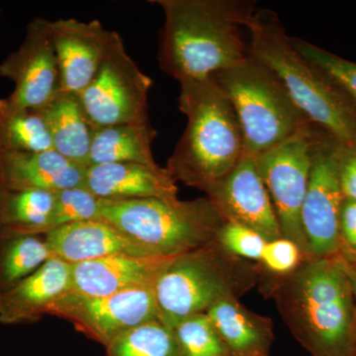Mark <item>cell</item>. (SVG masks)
Listing matches in <instances>:
<instances>
[{"label": "cell", "instance_id": "1", "mask_svg": "<svg viewBox=\"0 0 356 356\" xmlns=\"http://www.w3.org/2000/svg\"><path fill=\"white\" fill-rule=\"evenodd\" d=\"M165 22L159 67L178 83L214 76L248 58L243 29L257 10L252 0H154Z\"/></svg>", "mask_w": 356, "mask_h": 356}, {"label": "cell", "instance_id": "2", "mask_svg": "<svg viewBox=\"0 0 356 356\" xmlns=\"http://www.w3.org/2000/svg\"><path fill=\"white\" fill-rule=\"evenodd\" d=\"M270 282L281 317L312 356H356L355 302L337 255L312 257Z\"/></svg>", "mask_w": 356, "mask_h": 356}, {"label": "cell", "instance_id": "3", "mask_svg": "<svg viewBox=\"0 0 356 356\" xmlns=\"http://www.w3.org/2000/svg\"><path fill=\"white\" fill-rule=\"evenodd\" d=\"M179 84L178 106L187 124L166 168L175 181L206 192L245 156L242 130L214 77Z\"/></svg>", "mask_w": 356, "mask_h": 356}, {"label": "cell", "instance_id": "4", "mask_svg": "<svg viewBox=\"0 0 356 356\" xmlns=\"http://www.w3.org/2000/svg\"><path fill=\"white\" fill-rule=\"evenodd\" d=\"M247 30L248 55L271 70L307 120L341 146L356 147V106L322 70L293 47L280 16L255 11Z\"/></svg>", "mask_w": 356, "mask_h": 356}, {"label": "cell", "instance_id": "5", "mask_svg": "<svg viewBox=\"0 0 356 356\" xmlns=\"http://www.w3.org/2000/svg\"><path fill=\"white\" fill-rule=\"evenodd\" d=\"M259 264L229 254L216 240L173 257L154 283L159 320L173 327L222 300L238 299L261 281Z\"/></svg>", "mask_w": 356, "mask_h": 356}, {"label": "cell", "instance_id": "6", "mask_svg": "<svg viewBox=\"0 0 356 356\" xmlns=\"http://www.w3.org/2000/svg\"><path fill=\"white\" fill-rule=\"evenodd\" d=\"M102 220L156 257H173L216 240L225 219L209 198L102 200Z\"/></svg>", "mask_w": 356, "mask_h": 356}, {"label": "cell", "instance_id": "7", "mask_svg": "<svg viewBox=\"0 0 356 356\" xmlns=\"http://www.w3.org/2000/svg\"><path fill=\"white\" fill-rule=\"evenodd\" d=\"M212 76L235 111L245 156L266 153L310 123L277 76L250 55L242 64Z\"/></svg>", "mask_w": 356, "mask_h": 356}, {"label": "cell", "instance_id": "8", "mask_svg": "<svg viewBox=\"0 0 356 356\" xmlns=\"http://www.w3.org/2000/svg\"><path fill=\"white\" fill-rule=\"evenodd\" d=\"M309 123L284 142L255 156V165L275 210L281 233L297 243L308 259V245L301 222L314 151L321 134Z\"/></svg>", "mask_w": 356, "mask_h": 356}, {"label": "cell", "instance_id": "9", "mask_svg": "<svg viewBox=\"0 0 356 356\" xmlns=\"http://www.w3.org/2000/svg\"><path fill=\"white\" fill-rule=\"evenodd\" d=\"M151 77L129 56L120 35L88 88L79 93L95 130L109 126L151 122Z\"/></svg>", "mask_w": 356, "mask_h": 356}, {"label": "cell", "instance_id": "10", "mask_svg": "<svg viewBox=\"0 0 356 356\" xmlns=\"http://www.w3.org/2000/svg\"><path fill=\"white\" fill-rule=\"evenodd\" d=\"M49 315L69 321L77 331L104 346L140 325L159 320L154 285L103 297L70 292L51 306Z\"/></svg>", "mask_w": 356, "mask_h": 356}, {"label": "cell", "instance_id": "11", "mask_svg": "<svg viewBox=\"0 0 356 356\" xmlns=\"http://www.w3.org/2000/svg\"><path fill=\"white\" fill-rule=\"evenodd\" d=\"M341 145L323 132L318 138L310 180L301 210V222L313 259L336 257L341 250L339 216L344 200L339 180Z\"/></svg>", "mask_w": 356, "mask_h": 356}, {"label": "cell", "instance_id": "12", "mask_svg": "<svg viewBox=\"0 0 356 356\" xmlns=\"http://www.w3.org/2000/svg\"><path fill=\"white\" fill-rule=\"evenodd\" d=\"M0 77L14 83L9 99L21 106L41 109L60 89V70L51 37V21H30L17 50L0 64Z\"/></svg>", "mask_w": 356, "mask_h": 356}, {"label": "cell", "instance_id": "13", "mask_svg": "<svg viewBox=\"0 0 356 356\" xmlns=\"http://www.w3.org/2000/svg\"><path fill=\"white\" fill-rule=\"evenodd\" d=\"M205 193L225 221L254 229L267 242L283 236L270 196L252 156H243L224 179Z\"/></svg>", "mask_w": 356, "mask_h": 356}, {"label": "cell", "instance_id": "14", "mask_svg": "<svg viewBox=\"0 0 356 356\" xmlns=\"http://www.w3.org/2000/svg\"><path fill=\"white\" fill-rule=\"evenodd\" d=\"M51 28L60 90L79 95L97 74L119 34L105 29L98 20L58 19L51 21Z\"/></svg>", "mask_w": 356, "mask_h": 356}, {"label": "cell", "instance_id": "15", "mask_svg": "<svg viewBox=\"0 0 356 356\" xmlns=\"http://www.w3.org/2000/svg\"><path fill=\"white\" fill-rule=\"evenodd\" d=\"M173 257L116 254L72 264L70 292L81 296L103 297L154 285Z\"/></svg>", "mask_w": 356, "mask_h": 356}, {"label": "cell", "instance_id": "16", "mask_svg": "<svg viewBox=\"0 0 356 356\" xmlns=\"http://www.w3.org/2000/svg\"><path fill=\"white\" fill-rule=\"evenodd\" d=\"M51 257L67 264L116 254L156 257L144 245L104 220L74 222L44 235Z\"/></svg>", "mask_w": 356, "mask_h": 356}, {"label": "cell", "instance_id": "17", "mask_svg": "<svg viewBox=\"0 0 356 356\" xmlns=\"http://www.w3.org/2000/svg\"><path fill=\"white\" fill-rule=\"evenodd\" d=\"M83 187L102 200L178 198L177 182L158 163L89 165Z\"/></svg>", "mask_w": 356, "mask_h": 356}, {"label": "cell", "instance_id": "18", "mask_svg": "<svg viewBox=\"0 0 356 356\" xmlns=\"http://www.w3.org/2000/svg\"><path fill=\"white\" fill-rule=\"evenodd\" d=\"M72 291V264L51 257L34 273L0 297V324L38 322Z\"/></svg>", "mask_w": 356, "mask_h": 356}, {"label": "cell", "instance_id": "19", "mask_svg": "<svg viewBox=\"0 0 356 356\" xmlns=\"http://www.w3.org/2000/svg\"><path fill=\"white\" fill-rule=\"evenodd\" d=\"M86 170L54 149L0 151V187L9 191L58 192L83 186Z\"/></svg>", "mask_w": 356, "mask_h": 356}, {"label": "cell", "instance_id": "20", "mask_svg": "<svg viewBox=\"0 0 356 356\" xmlns=\"http://www.w3.org/2000/svg\"><path fill=\"white\" fill-rule=\"evenodd\" d=\"M231 356H268L274 339L270 318L259 315L238 299L218 302L206 312Z\"/></svg>", "mask_w": 356, "mask_h": 356}, {"label": "cell", "instance_id": "21", "mask_svg": "<svg viewBox=\"0 0 356 356\" xmlns=\"http://www.w3.org/2000/svg\"><path fill=\"white\" fill-rule=\"evenodd\" d=\"M41 111L48 126L54 151L76 165L88 168L96 130L79 95L60 89Z\"/></svg>", "mask_w": 356, "mask_h": 356}, {"label": "cell", "instance_id": "22", "mask_svg": "<svg viewBox=\"0 0 356 356\" xmlns=\"http://www.w3.org/2000/svg\"><path fill=\"white\" fill-rule=\"evenodd\" d=\"M158 133L151 122L97 129L93 136L88 165L107 163L156 165L153 143Z\"/></svg>", "mask_w": 356, "mask_h": 356}, {"label": "cell", "instance_id": "23", "mask_svg": "<svg viewBox=\"0 0 356 356\" xmlns=\"http://www.w3.org/2000/svg\"><path fill=\"white\" fill-rule=\"evenodd\" d=\"M57 192L0 187V236H44Z\"/></svg>", "mask_w": 356, "mask_h": 356}, {"label": "cell", "instance_id": "24", "mask_svg": "<svg viewBox=\"0 0 356 356\" xmlns=\"http://www.w3.org/2000/svg\"><path fill=\"white\" fill-rule=\"evenodd\" d=\"M50 149L51 136L41 109L21 106L8 97L0 98V151Z\"/></svg>", "mask_w": 356, "mask_h": 356}, {"label": "cell", "instance_id": "25", "mask_svg": "<svg viewBox=\"0 0 356 356\" xmlns=\"http://www.w3.org/2000/svg\"><path fill=\"white\" fill-rule=\"evenodd\" d=\"M51 257L44 236H0V297Z\"/></svg>", "mask_w": 356, "mask_h": 356}, {"label": "cell", "instance_id": "26", "mask_svg": "<svg viewBox=\"0 0 356 356\" xmlns=\"http://www.w3.org/2000/svg\"><path fill=\"white\" fill-rule=\"evenodd\" d=\"M105 348L107 356H182L175 332L159 320L121 334Z\"/></svg>", "mask_w": 356, "mask_h": 356}, {"label": "cell", "instance_id": "27", "mask_svg": "<svg viewBox=\"0 0 356 356\" xmlns=\"http://www.w3.org/2000/svg\"><path fill=\"white\" fill-rule=\"evenodd\" d=\"M172 330L182 356H231L206 313L185 318Z\"/></svg>", "mask_w": 356, "mask_h": 356}, {"label": "cell", "instance_id": "28", "mask_svg": "<svg viewBox=\"0 0 356 356\" xmlns=\"http://www.w3.org/2000/svg\"><path fill=\"white\" fill-rule=\"evenodd\" d=\"M102 199L96 197L83 186L57 192L44 235L74 222L102 220Z\"/></svg>", "mask_w": 356, "mask_h": 356}, {"label": "cell", "instance_id": "29", "mask_svg": "<svg viewBox=\"0 0 356 356\" xmlns=\"http://www.w3.org/2000/svg\"><path fill=\"white\" fill-rule=\"evenodd\" d=\"M290 41L300 55L322 70L356 106V63L298 37H290Z\"/></svg>", "mask_w": 356, "mask_h": 356}, {"label": "cell", "instance_id": "30", "mask_svg": "<svg viewBox=\"0 0 356 356\" xmlns=\"http://www.w3.org/2000/svg\"><path fill=\"white\" fill-rule=\"evenodd\" d=\"M217 241L227 252L248 261H261L267 241L254 229L226 221L217 235Z\"/></svg>", "mask_w": 356, "mask_h": 356}, {"label": "cell", "instance_id": "31", "mask_svg": "<svg viewBox=\"0 0 356 356\" xmlns=\"http://www.w3.org/2000/svg\"><path fill=\"white\" fill-rule=\"evenodd\" d=\"M307 259L308 257L297 243L281 236L266 243L259 266L262 273L270 274L273 277H284L294 273Z\"/></svg>", "mask_w": 356, "mask_h": 356}, {"label": "cell", "instance_id": "32", "mask_svg": "<svg viewBox=\"0 0 356 356\" xmlns=\"http://www.w3.org/2000/svg\"><path fill=\"white\" fill-rule=\"evenodd\" d=\"M339 255L353 262L356 257V201L344 199L339 216Z\"/></svg>", "mask_w": 356, "mask_h": 356}, {"label": "cell", "instance_id": "33", "mask_svg": "<svg viewBox=\"0 0 356 356\" xmlns=\"http://www.w3.org/2000/svg\"><path fill=\"white\" fill-rule=\"evenodd\" d=\"M339 180L343 198L356 201V147L341 146Z\"/></svg>", "mask_w": 356, "mask_h": 356}, {"label": "cell", "instance_id": "34", "mask_svg": "<svg viewBox=\"0 0 356 356\" xmlns=\"http://www.w3.org/2000/svg\"><path fill=\"white\" fill-rule=\"evenodd\" d=\"M339 257V262L343 266L344 273L348 276V281H350L351 292H353V302H355V327H356V266L350 264V261L344 259L343 257L337 254Z\"/></svg>", "mask_w": 356, "mask_h": 356}, {"label": "cell", "instance_id": "35", "mask_svg": "<svg viewBox=\"0 0 356 356\" xmlns=\"http://www.w3.org/2000/svg\"><path fill=\"white\" fill-rule=\"evenodd\" d=\"M350 264H355V266H356V257H355V259H353V261L350 262Z\"/></svg>", "mask_w": 356, "mask_h": 356}, {"label": "cell", "instance_id": "36", "mask_svg": "<svg viewBox=\"0 0 356 356\" xmlns=\"http://www.w3.org/2000/svg\"><path fill=\"white\" fill-rule=\"evenodd\" d=\"M0 13H1V9H0Z\"/></svg>", "mask_w": 356, "mask_h": 356}]
</instances>
